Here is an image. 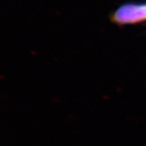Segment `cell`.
I'll list each match as a JSON object with an SVG mask.
<instances>
[{
	"label": "cell",
	"instance_id": "obj_1",
	"mask_svg": "<svg viewBox=\"0 0 146 146\" xmlns=\"http://www.w3.org/2000/svg\"><path fill=\"white\" fill-rule=\"evenodd\" d=\"M119 24H133L146 20V3H128L121 6L113 16Z\"/></svg>",
	"mask_w": 146,
	"mask_h": 146
}]
</instances>
